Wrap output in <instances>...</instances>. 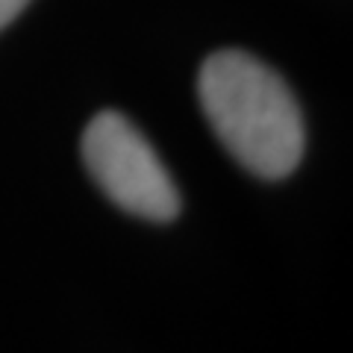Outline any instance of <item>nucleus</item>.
<instances>
[{"label": "nucleus", "instance_id": "nucleus-1", "mask_svg": "<svg viewBox=\"0 0 353 353\" xmlns=\"http://www.w3.org/2000/svg\"><path fill=\"white\" fill-rule=\"evenodd\" d=\"M197 94L221 145L250 174L283 180L297 168L303 118L277 71L245 50H218L203 62Z\"/></svg>", "mask_w": 353, "mask_h": 353}, {"label": "nucleus", "instance_id": "nucleus-2", "mask_svg": "<svg viewBox=\"0 0 353 353\" xmlns=\"http://www.w3.org/2000/svg\"><path fill=\"white\" fill-rule=\"evenodd\" d=\"M83 159L94 183L124 212L145 221L180 215V192L148 139L121 112L92 118L83 136Z\"/></svg>", "mask_w": 353, "mask_h": 353}, {"label": "nucleus", "instance_id": "nucleus-3", "mask_svg": "<svg viewBox=\"0 0 353 353\" xmlns=\"http://www.w3.org/2000/svg\"><path fill=\"white\" fill-rule=\"evenodd\" d=\"M27 3L30 0H0V30H3L12 18H18L21 12H24Z\"/></svg>", "mask_w": 353, "mask_h": 353}]
</instances>
